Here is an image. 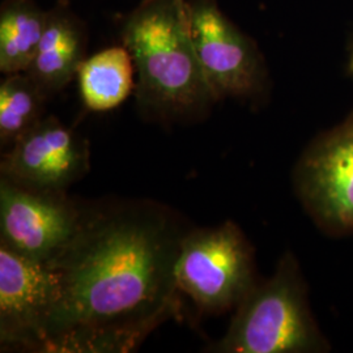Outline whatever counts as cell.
Masks as SVG:
<instances>
[{
  "instance_id": "6da1fadb",
  "label": "cell",
  "mask_w": 353,
  "mask_h": 353,
  "mask_svg": "<svg viewBox=\"0 0 353 353\" xmlns=\"http://www.w3.org/2000/svg\"><path fill=\"white\" fill-rule=\"evenodd\" d=\"M186 232L164 204L83 208L74 239L48 265L58 294L39 352H130L176 316V265Z\"/></svg>"
},
{
  "instance_id": "7a4b0ae2",
  "label": "cell",
  "mask_w": 353,
  "mask_h": 353,
  "mask_svg": "<svg viewBox=\"0 0 353 353\" xmlns=\"http://www.w3.org/2000/svg\"><path fill=\"white\" fill-rule=\"evenodd\" d=\"M122 41L135 64L143 113L195 119L216 101L192 43L188 0H141L125 20Z\"/></svg>"
},
{
  "instance_id": "3957f363",
  "label": "cell",
  "mask_w": 353,
  "mask_h": 353,
  "mask_svg": "<svg viewBox=\"0 0 353 353\" xmlns=\"http://www.w3.org/2000/svg\"><path fill=\"white\" fill-rule=\"evenodd\" d=\"M319 335L306 303L303 280L292 255L275 275L252 288L237 306L225 336L211 348L223 353L310 352Z\"/></svg>"
},
{
  "instance_id": "277c9868",
  "label": "cell",
  "mask_w": 353,
  "mask_h": 353,
  "mask_svg": "<svg viewBox=\"0 0 353 353\" xmlns=\"http://www.w3.org/2000/svg\"><path fill=\"white\" fill-rule=\"evenodd\" d=\"M176 288L199 309L220 313L255 287L252 250L234 223L199 228L183 236L176 265Z\"/></svg>"
},
{
  "instance_id": "5b68a950",
  "label": "cell",
  "mask_w": 353,
  "mask_h": 353,
  "mask_svg": "<svg viewBox=\"0 0 353 353\" xmlns=\"http://www.w3.org/2000/svg\"><path fill=\"white\" fill-rule=\"evenodd\" d=\"M83 208L64 192L26 189L0 179V243L49 263L74 239Z\"/></svg>"
},
{
  "instance_id": "8992f818",
  "label": "cell",
  "mask_w": 353,
  "mask_h": 353,
  "mask_svg": "<svg viewBox=\"0 0 353 353\" xmlns=\"http://www.w3.org/2000/svg\"><path fill=\"white\" fill-rule=\"evenodd\" d=\"M188 13L192 43L214 100L246 97L261 88L263 67L258 51L216 0H189Z\"/></svg>"
},
{
  "instance_id": "52a82bcc",
  "label": "cell",
  "mask_w": 353,
  "mask_h": 353,
  "mask_svg": "<svg viewBox=\"0 0 353 353\" xmlns=\"http://www.w3.org/2000/svg\"><path fill=\"white\" fill-rule=\"evenodd\" d=\"M58 294V279L48 263L29 259L0 243L1 348L39 352Z\"/></svg>"
},
{
  "instance_id": "ba28073f",
  "label": "cell",
  "mask_w": 353,
  "mask_h": 353,
  "mask_svg": "<svg viewBox=\"0 0 353 353\" xmlns=\"http://www.w3.org/2000/svg\"><path fill=\"white\" fill-rule=\"evenodd\" d=\"M89 169L85 141L55 117H43L3 151L1 178L26 189L64 192Z\"/></svg>"
},
{
  "instance_id": "9c48e42d",
  "label": "cell",
  "mask_w": 353,
  "mask_h": 353,
  "mask_svg": "<svg viewBox=\"0 0 353 353\" xmlns=\"http://www.w3.org/2000/svg\"><path fill=\"white\" fill-rule=\"evenodd\" d=\"M297 183L305 202L323 221L353 228V117L305 154Z\"/></svg>"
},
{
  "instance_id": "30bf717a",
  "label": "cell",
  "mask_w": 353,
  "mask_h": 353,
  "mask_svg": "<svg viewBox=\"0 0 353 353\" xmlns=\"http://www.w3.org/2000/svg\"><path fill=\"white\" fill-rule=\"evenodd\" d=\"M85 34L79 20L64 7L48 11L34 59L26 74L49 97L77 75L84 58Z\"/></svg>"
},
{
  "instance_id": "8fae6325",
  "label": "cell",
  "mask_w": 353,
  "mask_h": 353,
  "mask_svg": "<svg viewBox=\"0 0 353 353\" xmlns=\"http://www.w3.org/2000/svg\"><path fill=\"white\" fill-rule=\"evenodd\" d=\"M135 64L126 46H113L85 58L77 71L79 90L92 112L119 106L134 89Z\"/></svg>"
},
{
  "instance_id": "7c38bea8",
  "label": "cell",
  "mask_w": 353,
  "mask_h": 353,
  "mask_svg": "<svg viewBox=\"0 0 353 353\" xmlns=\"http://www.w3.org/2000/svg\"><path fill=\"white\" fill-rule=\"evenodd\" d=\"M48 11L32 0H6L0 8V71L26 72L34 59Z\"/></svg>"
},
{
  "instance_id": "4fadbf2b",
  "label": "cell",
  "mask_w": 353,
  "mask_h": 353,
  "mask_svg": "<svg viewBox=\"0 0 353 353\" xmlns=\"http://www.w3.org/2000/svg\"><path fill=\"white\" fill-rule=\"evenodd\" d=\"M48 96L26 72L6 75L0 84V144L11 148L43 118Z\"/></svg>"
},
{
  "instance_id": "5bb4252c",
  "label": "cell",
  "mask_w": 353,
  "mask_h": 353,
  "mask_svg": "<svg viewBox=\"0 0 353 353\" xmlns=\"http://www.w3.org/2000/svg\"><path fill=\"white\" fill-rule=\"evenodd\" d=\"M350 71H351V72H353V52L352 57H351V62H350Z\"/></svg>"
}]
</instances>
